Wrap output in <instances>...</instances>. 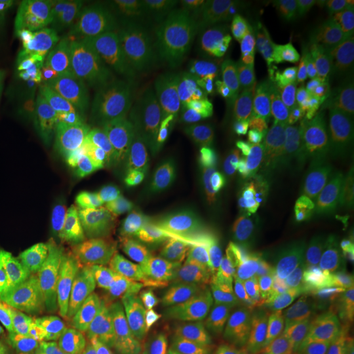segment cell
Here are the masks:
<instances>
[{
	"label": "cell",
	"mask_w": 354,
	"mask_h": 354,
	"mask_svg": "<svg viewBox=\"0 0 354 354\" xmlns=\"http://www.w3.org/2000/svg\"><path fill=\"white\" fill-rule=\"evenodd\" d=\"M151 346L156 354H169L197 340L176 311L167 308L152 329Z\"/></svg>",
	"instance_id": "d4e9b609"
},
{
	"label": "cell",
	"mask_w": 354,
	"mask_h": 354,
	"mask_svg": "<svg viewBox=\"0 0 354 354\" xmlns=\"http://www.w3.org/2000/svg\"><path fill=\"white\" fill-rule=\"evenodd\" d=\"M167 308H171V307H169V299L165 291L162 295L153 298L151 301L137 306L129 314L137 330L145 336H150L158 319Z\"/></svg>",
	"instance_id": "f546056e"
},
{
	"label": "cell",
	"mask_w": 354,
	"mask_h": 354,
	"mask_svg": "<svg viewBox=\"0 0 354 354\" xmlns=\"http://www.w3.org/2000/svg\"><path fill=\"white\" fill-rule=\"evenodd\" d=\"M254 345L263 342L290 345L297 333V306L285 279L270 266L264 288L253 313Z\"/></svg>",
	"instance_id": "2e32d148"
},
{
	"label": "cell",
	"mask_w": 354,
	"mask_h": 354,
	"mask_svg": "<svg viewBox=\"0 0 354 354\" xmlns=\"http://www.w3.org/2000/svg\"><path fill=\"white\" fill-rule=\"evenodd\" d=\"M165 1H104L108 59H124L140 54L165 20ZM113 62V61H112Z\"/></svg>",
	"instance_id": "4fadbf2b"
},
{
	"label": "cell",
	"mask_w": 354,
	"mask_h": 354,
	"mask_svg": "<svg viewBox=\"0 0 354 354\" xmlns=\"http://www.w3.org/2000/svg\"><path fill=\"white\" fill-rule=\"evenodd\" d=\"M225 10L241 30L250 33L247 39L283 45L292 35L285 0H230Z\"/></svg>",
	"instance_id": "ac0fdd59"
},
{
	"label": "cell",
	"mask_w": 354,
	"mask_h": 354,
	"mask_svg": "<svg viewBox=\"0 0 354 354\" xmlns=\"http://www.w3.org/2000/svg\"><path fill=\"white\" fill-rule=\"evenodd\" d=\"M79 189L113 226L155 223L138 203L91 168L79 175Z\"/></svg>",
	"instance_id": "ffe728a7"
},
{
	"label": "cell",
	"mask_w": 354,
	"mask_h": 354,
	"mask_svg": "<svg viewBox=\"0 0 354 354\" xmlns=\"http://www.w3.org/2000/svg\"><path fill=\"white\" fill-rule=\"evenodd\" d=\"M30 68L44 82L45 91L55 88L64 82L67 64L53 58H44L30 64Z\"/></svg>",
	"instance_id": "1f68e13d"
},
{
	"label": "cell",
	"mask_w": 354,
	"mask_h": 354,
	"mask_svg": "<svg viewBox=\"0 0 354 354\" xmlns=\"http://www.w3.org/2000/svg\"><path fill=\"white\" fill-rule=\"evenodd\" d=\"M259 241L269 263L288 282L306 307L322 294L314 285L324 227L308 181L295 176L264 210L259 222Z\"/></svg>",
	"instance_id": "3957f363"
},
{
	"label": "cell",
	"mask_w": 354,
	"mask_h": 354,
	"mask_svg": "<svg viewBox=\"0 0 354 354\" xmlns=\"http://www.w3.org/2000/svg\"><path fill=\"white\" fill-rule=\"evenodd\" d=\"M311 71L315 114L342 137L354 136V17L317 48Z\"/></svg>",
	"instance_id": "52a82bcc"
},
{
	"label": "cell",
	"mask_w": 354,
	"mask_h": 354,
	"mask_svg": "<svg viewBox=\"0 0 354 354\" xmlns=\"http://www.w3.org/2000/svg\"><path fill=\"white\" fill-rule=\"evenodd\" d=\"M230 304V324L253 317L270 263L266 248L253 234L218 241L203 250Z\"/></svg>",
	"instance_id": "9c48e42d"
},
{
	"label": "cell",
	"mask_w": 354,
	"mask_h": 354,
	"mask_svg": "<svg viewBox=\"0 0 354 354\" xmlns=\"http://www.w3.org/2000/svg\"><path fill=\"white\" fill-rule=\"evenodd\" d=\"M292 35L322 46L354 11V0H285Z\"/></svg>",
	"instance_id": "d6986e66"
},
{
	"label": "cell",
	"mask_w": 354,
	"mask_h": 354,
	"mask_svg": "<svg viewBox=\"0 0 354 354\" xmlns=\"http://www.w3.org/2000/svg\"><path fill=\"white\" fill-rule=\"evenodd\" d=\"M26 10V1L19 0H0V46L8 37V32L16 21Z\"/></svg>",
	"instance_id": "d6a6232c"
},
{
	"label": "cell",
	"mask_w": 354,
	"mask_h": 354,
	"mask_svg": "<svg viewBox=\"0 0 354 354\" xmlns=\"http://www.w3.org/2000/svg\"><path fill=\"white\" fill-rule=\"evenodd\" d=\"M88 130V125L75 124L67 127L57 138L51 140L61 155V159L71 167L84 163V151L82 140Z\"/></svg>",
	"instance_id": "f1b7e54d"
},
{
	"label": "cell",
	"mask_w": 354,
	"mask_h": 354,
	"mask_svg": "<svg viewBox=\"0 0 354 354\" xmlns=\"http://www.w3.org/2000/svg\"><path fill=\"white\" fill-rule=\"evenodd\" d=\"M169 282L184 290L203 297L214 308L221 326L230 324L227 297L203 256L192 254L181 259Z\"/></svg>",
	"instance_id": "44dd1931"
},
{
	"label": "cell",
	"mask_w": 354,
	"mask_h": 354,
	"mask_svg": "<svg viewBox=\"0 0 354 354\" xmlns=\"http://www.w3.org/2000/svg\"><path fill=\"white\" fill-rule=\"evenodd\" d=\"M37 153L41 158H44L48 163H54V162L61 159V155H59V152H58L53 142L38 143Z\"/></svg>",
	"instance_id": "e575fe53"
},
{
	"label": "cell",
	"mask_w": 354,
	"mask_h": 354,
	"mask_svg": "<svg viewBox=\"0 0 354 354\" xmlns=\"http://www.w3.org/2000/svg\"><path fill=\"white\" fill-rule=\"evenodd\" d=\"M351 333L345 323H332L320 330L310 344L307 354H351Z\"/></svg>",
	"instance_id": "83f0119b"
},
{
	"label": "cell",
	"mask_w": 354,
	"mask_h": 354,
	"mask_svg": "<svg viewBox=\"0 0 354 354\" xmlns=\"http://www.w3.org/2000/svg\"><path fill=\"white\" fill-rule=\"evenodd\" d=\"M310 188L323 219L324 239L346 230L354 235V147H324L308 165Z\"/></svg>",
	"instance_id": "30bf717a"
},
{
	"label": "cell",
	"mask_w": 354,
	"mask_h": 354,
	"mask_svg": "<svg viewBox=\"0 0 354 354\" xmlns=\"http://www.w3.org/2000/svg\"><path fill=\"white\" fill-rule=\"evenodd\" d=\"M165 79L188 96L222 142L247 152L257 163H266L274 147L253 118L234 62Z\"/></svg>",
	"instance_id": "5b68a950"
},
{
	"label": "cell",
	"mask_w": 354,
	"mask_h": 354,
	"mask_svg": "<svg viewBox=\"0 0 354 354\" xmlns=\"http://www.w3.org/2000/svg\"><path fill=\"white\" fill-rule=\"evenodd\" d=\"M88 55H92V51L73 33L36 19L29 42L30 64L44 58H53L70 64Z\"/></svg>",
	"instance_id": "7402d4cb"
},
{
	"label": "cell",
	"mask_w": 354,
	"mask_h": 354,
	"mask_svg": "<svg viewBox=\"0 0 354 354\" xmlns=\"http://www.w3.org/2000/svg\"><path fill=\"white\" fill-rule=\"evenodd\" d=\"M118 82L120 76L111 59L88 55L67 64L64 82L46 91V102L89 115Z\"/></svg>",
	"instance_id": "9a60e30c"
},
{
	"label": "cell",
	"mask_w": 354,
	"mask_h": 354,
	"mask_svg": "<svg viewBox=\"0 0 354 354\" xmlns=\"http://www.w3.org/2000/svg\"><path fill=\"white\" fill-rule=\"evenodd\" d=\"M89 115L80 113L73 108L55 106L49 102L38 105L33 120V137L37 143L55 140L67 127L75 124L88 125Z\"/></svg>",
	"instance_id": "cb8c5ba5"
},
{
	"label": "cell",
	"mask_w": 354,
	"mask_h": 354,
	"mask_svg": "<svg viewBox=\"0 0 354 354\" xmlns=\"http://www.w3.org/2000/svg\"><path fill=\"white\" fill-rule=\"evenodd\" d=\"M180 260V254L168 245L137 250L117 244L109 266L114 299L130 313L162 295Z\"/></svg>",
	"instance_id": "8fae6325"
},
{
	"label": "cell",
	"mask_w": 354,
	"mask_h": 354,
	"mask_svg": "<svg viewBox=\"0 0 354 354\" xmlns=\"http://www.w3.org/2000/svg\"><path fill=\"white\" fill-rule=\"evenodd\" d=\"M38 20L61 26L79 38L89 50L102 49L106 41L104 1L50 0L38 11Z\"/></svg>",
	"instance_id": "e0dca14e"
},
{
	"label": "cell",
	"mask_w": 354,
	"mask_h": 354,
	"mask_svg": "<svg viewBox=\"0 0 354 354\" xmlns=\"http://www.w3.org/2000/svg\"><path fill=\"white\" fill-rule=\"evenodd\" d=\"M6 153H7V149H6V143L0 140V168H1V165H3V162H4Z\"/></svg>",
	"instance_id": "d590c367"
},
{
	"label": "cell",
	"mask_w": 354,
	"mask_h": 354,
	"mask_svg": "<svg viewBox=\"0 0 354 354\" xmlns=\"http://www.w3.org/2000/svg\"><path fill=\"white\" fill-rule=\"evenodd\" d=\"M264 165L230 159L196 176L183 214V235L201 251L253 234L266 210Z\"/></svg>",
	"instance_id": "7a4b0ae2"
},
{
	"label": "cell",
	"mask_w": 354,
	"mask_h": 354,
	"mask_svg": "<svg viewBox=\"0 0 354 354\" xmlns=\"http://www.w3.org/2000/svg\"><path fill=\"white\" fill-rule=\"evenodd\" d=\"M165 294L169 299V307L185 322L196 339L205 337L210 330L221 327L214 308L203 297L184 290L171 282L165 289Z\"/></svg>",
	"instance_id": "603a6c76"
},
{
	"label": "cell",
	"mask_w": 354,
	"mask_h": 354,
	"mask_svg": "<svg viewBox=\"0 0 354 354\" xmlns=\"http://www.w3.org/2000/svg\"><path fill=\"white\" fill-rule=\"evenodd\" d=\"M351 238L352 235L346 230H340L326 238L322 243L314 274V285L320 294H323V290L335 277L342 248Z\"/></svg>",
	"instance_id": "484cf974"
},
{
	"label": "cell",
	"mask_w": 354,
	"mask_h": 354,
	"mask_svg": "<svg viewBox=\"0 0 354 354\" xmlns=\"http://www.w3.org/2000/svg\"><path fill=\"white\" fill-rule=\"evenodd\" d=\"M235 55L227 26L213 13L190 8L165 17L138 68L162 77L184 75L214 64H232Z\"/></svg>",
	"instance_id": "8992f818"
},
{
	"label": "cell",
	"mask_w": 354,
	"mask_h": 354,
	"mask_svg": "<svg viewBox=\"0 0 354 354\" xmlns=\"http://www.w3.org/2000/svg\"><path fill=\"white\" fill-rule=\"evenodd\" d=\"M138 76L120 80L102 102L91 118L89 130L100 134L118 150L145 147L142 140V102Z\"/></svg>",
	"instance_id": "5bb4252c"
},
{
	"label": "cell",
	"mask_w": 354,
	"mask_h": 354,
	"mask_svg": "<svg viewBox=\"0 0 354 354\" xmlns=\"http://www.w3.org/2000/svg\"><path fill=\"white\" fill-rule=\"evenodd\" d=\"M82 143H83V151H84V162H87L88 165L102 162L118 151V149L109 140H105L100 134L89 129L86 131Z\"/></svg>",
	"instance_id": "4dcf8cb0"
},
{
	"label": "cell",
	"mask_w": 354,
	"mask_h": 354,
	"mask_svg": "<svg viewBox=\"0 0 354 354\" xmlns=\"http://www.w3.org/2000/svg\"><path fill=\"white\" fill-rule=\"evenodd\" d=\"M290 345L279 342H263L254 345L252 354H289Z\"/></svg>",
	"instance_id": "836d02e7"
},
{
	"label": "cell",
	"mask_w": 354,
	"mask_h": 354,
	"mask_svg": "<svg viewBox=\"0 0 354 354\" xmlns=\"http://www.w3.org/2000/svg\"><path fill=\"white\" fill-rule=\"evenodd\" d=\"M115 245L124 244L137 250H151L167 245L165 238L155 223L114 226Z\"/></svg>",
	"instance_id": "4316f807"
},
{
	"label": "cell",
	"mask_w": 354,
	"mask_h": 354,
	"mask_svg": "<svg viewBox=\"0 0 354 354\" xmlns=\"http://www.w3.org/2000/svg\"><path fill=\"white\" fill-rule=\"evenodd\" d=\"M88 168L124 192L153 221L168 225L176 216L180 196L174 169L146 147L118 150Z\"/></svg>",
	"instance_id": "ba28073f"
},
{
	"label": "cell",
	"mask_w": 354,
	"mask_h": 354,
	"mask_svg": "<svg viewBox=\"0 0 354 354\" xmlns=\"http://www.w3.org/2000/svg\"><path fill=\"white\" fill-rule=\"evenodd\" d=\"M70 232L77 268L89 286L96 289L111 266L114 226L80 189L71 203Z\"/></svg>",
	"instance_id": "7c38bea8"
},
{
	"label": "cell",
	"mask_w": 354,
	"mask_h": 354,
	"mask_svg": "<svg viewBox=\"0 0 354 354\" xmlns=\"http://www.w3.org/2000/svg\"><path fill=\"white\" fill-rule=\"evenodd\" d=\"M234 66L253 118L270 145L302 140L317 114L304 73L288 48L247 39Z\"/></svg>",
	"instance_id": "6da1fadb"
},
{
	"label": "cell",
	"mask_w": 354,
	"mask_h": 354,
	"mask_svg": "<svg viewBox=\"0 0 354 354\" xmlns=\"http://www.w3.org/2000/svg\"><path fill=\"white\" fill-rule=\"evenodd\" d=\"M140 102L143 145L172 169L196 177L227 159L222 140L165 77L142 80Z\"/></svg>",
	"instance_id": "277c9868"
}]
</instances>
